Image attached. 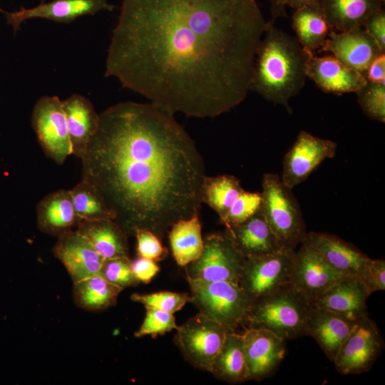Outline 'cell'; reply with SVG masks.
<instances>
[{"label": "cell", "instance_id": "obj_1", "mask_svg": "<svg viewBox=\"0 0 385 385\" xmlns=\"http://www.w3.org/2000/svg\"><path fill=\"white\" fill-rule=\"evenodd\" d=\"M268 25L255 0H122L105 76L171 113L215 118L245 99Z\"/></svg>", "mask_w": 385, "mask_h": 385}, {"label": "cell", "instance_id": "obj_2", "mask_svg": "<svg viewBox=\"0 0 385 385\" xmlns=\"http://www.w3.org/2000/svg\"><path fill=\"white\" fill-rule=\"evenodd\" d=\"M93 185L127 234L163 237L199 211L206 177L195 142L171 113L151 103L120 102L99 113L81 158Z\"/></svg>", "mask_w": 385, "mask_h": 385}, {"label": "cell", "instance_id": "obj_3", "mask_svg": "<svg viewBox=\"0 0 385 385\" xmlns=\"http://www.w3.org/2000/svg\"><path fill=\"white\" fill-rule=\"evenodd\" d=\"M307 58L296 37L276 28L274 20L269 21L255 57L250 91L292 113L289 101L304 85Z\"/></svg>", "mask_w": 385, "mask_h": 385}, {"label": "cell", "instance_id": "obj_4", "mask_svg": "<svg viewBox=\"0 0 385 385\" xmlns=\"http://www.w3.org/2000/svg\"><path fill=\"white\" fill-rule=\"evenodd\" d=\"M312 305L289 282L253 301L245 325L265 328L286 340L296 339L306 335Z\"/></svg>", "mask_w": 385, "mask_h": 385}, {"label": "cell", "instance_id": "obj_5", "mask_svg": "<svg viewBox=\"0 0 385 385\" xmlns=\"http://www.w3.org/2000/svg\"><path fill=\"white\" fill-rule=\"evenodd\" d=\"M261 211L279 244L295 250L307 232L302 214L292 190L279 177L265 173L262 178Z\"/></svg>", "mask_w": 385, "mask_h": 385}, {"label": "cell", "instance_id": "obj_6", "mask_svg": "<svg viewBox=\"0 0 385 385\" xmlns=\"http://www.w3.org/2000/svg\"><path fill=\"white\" fill-rule=\"evenodd\" d=\"M192 302L199 312L228 332L245 326L252 301L239 284L227 281L188 280Z\"/></svg>", "mask_w": 385, "mask_h": 385}, {"label": "cell", "instance_id": "obj_7", "mask_svg": "<svg viewBox=\"0 0 385 385\" xmlns=\"http://www.w3.org/2000/svg\"><path fill=\"white\" fill-rule=\"evenodd\" d=\"M245 260L225 232L209 235L200 256L185 266L187 280L239 284Z\"/></svg>", "mask_w": 385, "mask_h": 385}, {"label": "cell", "instance_id": "obj_8", "mask_svg": "<svg viewBox=\"0 0 385 385\" xmlns=\"http://www.w3.org/2000/svg\"><path fill=\"white\" fill-rule=\"evenodd\" d=\"M176 331L175 342L185 359L195 367L210 372L227 330L199 312L178 326Z\"/></svg>", "mask_w": 385, "mask_h": 385}, {"label": "cell", "instance_id": "obj_9", "mask_svg": "<svg viewBox=\"0 0 385 385\" xmlns=\"http://www.w3.org/2000/svg\"><path fill=\"white\" fill-rule=\"evenodd\" d=\"M294 253V250L283 248L245 260L239 284L252 302L289 282Z\"/></svg>", "mask_w": 385, "mask_h": 385}, {"label": "cell", "instance_id": "obj_10", "mask_svg": "<svg viewBox=\"0 0 385 385\" xmlns=\"http://www.w3.org/2000/svg\"><path fill=\"white\" fill-rule=\"evenodd\" d=\"M31 122L46 155L58 165L72 155L62 101L56 96H44L36 102Z\"/></svg>", "mask_w": 385, "mask_h": 385}, {"label": "cell", "instance_id": "obj_11", "mask_svg": "<svg viewBox=\"0 0 385 385\" xmlns=\"http://www.w3.org/2000/svg\"><path fill=\"white\" fill-rule=\"evenodd\" d=\"M384 348L376 324L368 317L359 319L340 346L334 363L342 374H358L369 371Z\"/></svg>", "mask_w": 385, "mask_h": 385}, {"label": "cell", "instance_id": "obj_12", "mask_svg": "<svg viewBox=\"0 0 385 385\" xmlns=\"http://www.w3.org/2000/svg\"><path fill=\"white\" fill-rule=\"evenodd\" d=\"M337 143L331 140L315 137L301 130L284 155L281 177L282 183L292 189L304 182L322 162L333 158Z\"/></svg>", "mask_w": 385, "mask_h": 385}, {"label": "cell", "instance_id": "obj_13", "mask_svg": "<svg viewBox=\"0 0 385 385\" xmlns=\"http://www.w3.org/2000/svg\"><path fill=\"white\" fill-rule=\"evenodd\" d=\"M345 277L319 254L302 245L294 253L289 282L313 304L325 291Z\"/></svg>", "mask_w": 385, "mask_h": 385}, {"label": "cell", "instance_id": "obj_14", "mask_svg": "<svg viewBox=\"0 0 385 385\" xmlns=\"http://www.w3.org/2000/svg\"><path fill=\"white\" fill-rule=\"evenodd\" d=\"M247 380H261L277 369L286 352V339L263 327L242 332Z\"/></svg>", "mask_w": 385, "mask_h": 385}, {"label": "cell", "instance_id": "obj_15", "mask_svg": "<svg viewBox=\"0 0 385 385\" xmlns=\"http://www.w3.org/2000/svg\"><path fill=\"white\" fill-rule=\"evenodd\" d=\"M115 8L108 0H52L41 1L33 8L21 7L19 10L4 13L7 23L16 34L21 24L31 19L40 18L68 24L81 16L94 15L102 10L111 11Z\"/></svg>", "mask_w": 385, "mask_h": 385}, {"label": "cell", "instance_id": "obj_16", "mask_svg": "<svg viewBox=\"0 0 385 385\" xmlns=\"http://www.w3.org/2000/svg\"><path fill=\"white\" fill-rule=\"evenodd\" d=\"M318 52L331 53L364 76L372 61L384 53L363 28L341 32L332 30Z\"/></svg>", "mask_w": 385, "mask_h": 385}, {"label": "cell", "instance_id": "obj_17", "mask_svg": "<svg viewBox=\"0 0 385 385\" xmlns=\"http://www.w3.org/2000/svg\"><path fill=\"white\" fill-rule=\"evenodd\" d=\"M306 51V76L323 91L337 95L356 93L366 83L362 73L347 66L333 55L318 57L314 52Z\"/></svg>", "mask_w": 385, "mask_h": 385}, {"label": "cell", "instance_id": "obj_18", "mask_svg": "<svg viewBox=\"0 0 385 385\" xmlns=\"http://www.w3.org/2000/svg\"><path fill=\"white\" fill-rule=\"evenodd\" d=\"M53 252L73 283L99 274L104 261L90 241L76 229L58 237Z\"/></svg>", "mask_w": 385, "mask_h": 385}, {"label": "cell", "instance_id": "obj_19", "mask_svg": "<svg viewBox=\"0 0 385 385\" xmlns=\"http://www.w3.org/2000/svg\"><path fill=\"white\" fill-rule=\"evenodd\" d=\"M301 245L319 254L346 276L359 277L369 259L354 245L325 232H307Z\"/></svg>", "mask_w": 385, "mask_h": 385}, {"label": "cell", "instance_id": "obj_20", "mask_svg": "<svg viewBox=\"0 0 385 385\" xmlns=\"http://www.w3.org/2000/svg\"><path fill=\"white\" fill-rule=\"evenodd\" d=\"M369 295L358 277L346 276L325 291L312 304L357 320L368 315L366 299Z\"/></svg>", "mask_w": 385, "mask_h": 385}, {"label": "cell", "instance_id": "obj_21", "mask_svg": "<svg viewBox=\"0 0 385 385\" xmlns=\"http://www.w3.org/2000/svg\"><path fill=\"white\" fill-rule=\"evenodd\" d=\"M357 320L312 305L306 323V335L313 337L333 361Z\"/></svg>", "mask_w": 385, "mask_h": 385}, {"label": "cell", "instance_id": "obj_22", "mask_svg": "<svg viewBox=\"0 0 385 385\" xmlns=\"http://www.w3.org/2000/svg\"><path fill=\"white\" fill-rule=\"evenodd\" d=\"M225 232L245 259L271 254L284 248L272 231L261 209L242 223L225 228Z\"/></svg>", "mask_w": 385, "mask_h": 385}, {"label": "cell", "instance_id": "obj_23", "mask_svg": "<svg viewBox=\"0 0 385 385\" xmlns=\"http://www.w3.org/2000/svg\"><path fill=\"white\" fill-rule=\"evenodd\" d=\"M62 106L72 155L81 159L97 130L99 113L90 100L79 93H73L62 101Z\"/></svg>", "mask_w": 385, "mask_h": 385}, {"label": "cell", "instance_id": "obj_24", "mask_svg": "<svg viewBox=\"0 0 385 385\" xmlns=\"http://www.w3.org/2000/svg\"><path fill=\"white\" fill-rule=\"evenodd\" d=\"M79 222L68 190L49 193L36 205L37 227L45 234L58 237L73 230Z\"/></svg>", "mask_w": 385, "mask_h": 385}, {"label": "cell", "instance_id": "obj_25", "mask_svg": "<svg viewBox=\"0 0 385 385\" xmlns=\"http://www.w3.org/2000/svg\"><path fill=\"white\" fill-rule=\"evenodd\" d=\"M76 230L104 260L129 257L127 233L114 220H81Z\"/></svg>", "mask_w": 385, "mask_h": 385}, {"label": "cell", "instance_id": "obj_26", "mask_svg": "<svg viewBox=\"0 0 385 385\" xmlns=\"http://www.w3.org/2000/svg\"><path fill=\"white\" fill-rule=\"evenodd\" d=\"M334 31L362 29L366 19L382 8V0H319Z\"/></svg>", "mask_w": 385, "mask_h": 385}, {"label": "cell", "instance_id": "obj_27", "mask_svg": "<svg viewBox=\"0 0 385 385\" xmlns=\"http://www.w3.org/2000/svg\"><path fill=\"white\" fill-rule=\"evenodd\" d=\"M292 27L302 46L312 52L324 45L332 30L318 1L304 4L295 9Z\"/></svg>", "mask_w": 385, "mask_h": 385}, {"label": "cell", "instance_id": "obj_28", "mask_svg": "<svg viewBox=\"0 0 385 385\" xmlns=\"http://www.w3.org/2000/svg\"><path fill=\"white\" fill-rule=\"evenodd\" d=\"M210 372L216 378L230 384L247 380L242 333L227 332Z\"/></svg>", "mask_w": 385, "mask_h": 385}, {"label": "cell", "instance_id": "obj_29", "mask_svg": "<svg viewBox=\"0 0 385 385\" xmlns=\"http://www.w3.org/2000/svg\"><path fill=\"white\" fill-rule=\"evenodd\" d=\"M168 232L171 252L178 265L185 267L200 256L203 239L199 214L177 221Z\"/></svg>", "mask_w": 385, "mask_h": 385}, {"label": "cell", "instance_id": "obj_30", "mask_svg": "<svg viewBox=\"0 0 385 385\" xmlns=\"http://www.w3.org/2000/svg\"><path fill=\"white\" fill-rule=\"evenodd\" d=\"M122 288L109 282L97 274L73 283V297L80 308L98 312L105 310L117 302Z\"/></svg>", "mask_w": 385, "mask_h": 385}, {"label": "cell", "instance_id": "obj_31", "mask_svg": "<svg viewBox=\"0 0 385 385\" xmlns=\"http://www.w3.org/2000/svg\"><path fill=\"white\" fill-rule=\"evenodd\" d=\"M244 191L238 179L232 175H206L202 188V200L219 215L224 217Z\"/></svg>", "mask_w": 385, "mask_h": 385}, {"label": "cell", "instance_id": "obj_32", "mask_svg": "<svg viewBox=\"0 0 385 385\" xmlns=\"http://www.w3.org/2000/svg\"><path fill=\"white\" fill-rule=\"evenodd\" d=\"M75 212L81 220H115V215L98 189L81 179L69 190Z\"/></svg>", "mask_w": 385, "mask_h": 385}, {"label": "cell", "instance_id": "obj_33", "mask_svg": "<svg viewBox=\"0 0 385 385\" xmlns=\"http://www.w3.org/2000/svg\"><path fill=\"white\" fill-rule=\"evenodd\" d=\"M358 103L370 118L385 122V84L370 81L356 92Z\"/></svg>", "mask_w": 385, "mask_h": 385}, {"label": "cell", "instance_id": "obj_34", "mask_svg": "<svg viewBox=\"0 0 385 385\" xmlns=\"http://www.w3.org/2000/svg\"><path fill=\"white\" fill-rule=\"evenodd\" d=\"M261 192L244 190L220 220L225 228L235 227L256 214L261 209Z\"/></svg>", "mask_w": 385, "mask_h": 385}, {"label": "cell", "instance_id": "obj_35", "mask_svg": "<svg viewBox=\"0 0 385 385\" xmlns=\"http://www.w3.org/2000/svg\"><path fill=\"white\" fill-rule=\"evenodd\" d=\"M131 300L140 303L145 307L153 308L169 313L180 310L186 303L192 302V297L188 293L168 291L150 294H133Z\"/></svg>", "mask_w": 385, "mask_h": 385}, {"label": "cell", "instance_id": "obj_36", "mask_svg": "<svg viewBox=\"0 0 385 385\" xmlns=\"http://www.w3.org/2000/svg\"><path fill=\"white\" fill-rule=\"evenodd\" d=\"M130 263L129 257L104 260L99 274L123 289L135 287L139 282L133 273Z\"/></svg>", "mask_w": 385, "mask_h": 385}, {"label": "cell", "instance_id": "obj_37", "mask_svg": "<svg viewBox=\"0 0 385 385\" xmlns=\"http://www.w3.org/2000/svg\"><path fill=\"white\" fill-rule=\"evenodd\" d=\"M145 309V317L141 326L134 334L135 337L145 335L155 337L178 329V326L172 313L149 307Z\"/></svg>", "mask_w": 385, "mask_h": 385}, {"label": "cell", "instance_id": "obj_38", "mask_svg": "<svg viewBox=\"0 0 385 385\" xmlns=\"http://www.w3.org/2000/svg\"><path fill=\"white\" fill-rule=\"evenodd\" d=\"M134 234L137 240L138 257L148 258L156 262L167 257L168 250L163 246L156 234L145 228L136 229Z\"/></svg>", "mask_w": 385, "mask_h": 385}, {"label": "cell", "instance_id": "obj_39", "mask_svg": "<svg viewBox=\"0 0 385 385\" xmlns=\"http://www.w3.org/2000/svg\"><path fill=\"white\" fill-rule=\"evenodd\" d=\"M369 294L385 289V261L369 259L358 277Z\"/></svg>", "mask_w": 385, "mask_h": 385}, {"label": "cell", "instance_id": "obj_40", "mask_svg": "<svg viewBox=\"0 0 385 385\" xmlns=\"http://www.w3.org/2000/svg\"><path fill=\"white\" fill-rule=\"evenodd\" d=\"M385 51V12L381 8L371 13L364 21L362 27Z\"/></svg>", "mask_w": 385, "mask_h": 385}, {"label": "cell", "instance_id": "obj_41", "mask_svg": "<svg viewBox=\"0 0 385 385\" xmlns=\"http://www.w3.org/2000/svg\"><path fill=\"white\" fill-rule=\"evenodd\" d=\"M130 265L138 281L145 284L149 283L160 270L156 262L142 257L131 260Z\"/></svg>", "mask_w": 385, "mask_h": 385}, {"label": "cell", "instance_id": "obj_42", "mask_svg": "<svg viewBox=\"0 0 385 385\" xmlns=\"http://www.w3.org/2000/svg\"><path fill=\"white\" fill-rule=\"evenodd\" d=\"M365 78L367 81L385 84V53L372 61L366 71Z\"/></svg>", "mask_w": 385, "mask_h": 385}, {"label": "cell", "instance_id": "obj_43", "mask_svg": "<svg viewBox=\"0 0 385 385\" xmlns=\"http://www.w3.org/2000/svg\"><path fill=\"white\" fill-rule=\"evenodd\" d=\"M270 2L272 20L279 17H287V6L284 0H270Z\"/></svg>", "mask_w": 385, "mask_h": 385}, {"label": "cell", "instance_id": "obj_44", "mask_svg": "<svg viewBox=\"0 0 385 385\" xmlns=\"http://www.w3.org/2000/svg\"><path fill=\"white\" fill-rule=\"evenodd\" d=\"M319 0H284L286 6H289L294 9L299 7L312 2H316Z\"/></svg>", "mask_w": 385, "mask_h": 385}, {"label": "cell", "instance_id": "obj_45", "mask_svg": "<svg viewBox=\"0 0 385 385\" xmlns=\"http://www.w3.org/2000/svg\"><path fill=\"white\" fill-rule=\"evenodd\" d=\"M0 12H4V13L5 12L1 9V6H0Z\"/></svg>", "mask_w": 385, "mask_h": 385}, {"label": "cell", "instance_id": "obj_46", "mask_svg": "<svg viewBox=\"0 0 385 385\" xmlns=\"http://www.w3.org/2000/svg\"><path fill=\"white\" fill-rule=\"evenodd\" d=\"M383 1H384V0H382Z\"/></svg>", "mask_w": 385, "mask_h": 385}]
</instances>
